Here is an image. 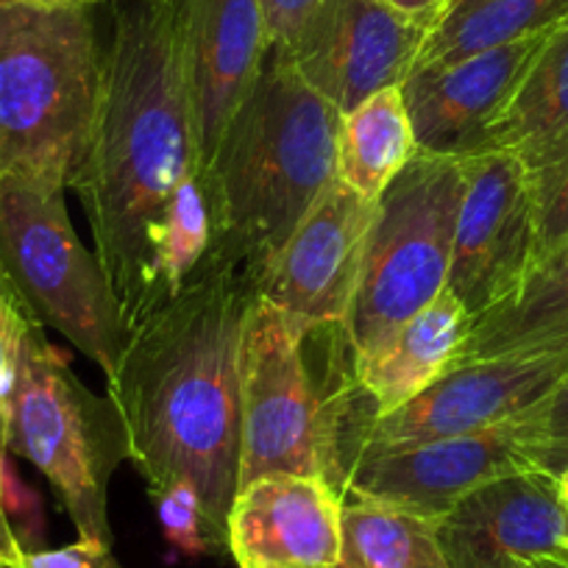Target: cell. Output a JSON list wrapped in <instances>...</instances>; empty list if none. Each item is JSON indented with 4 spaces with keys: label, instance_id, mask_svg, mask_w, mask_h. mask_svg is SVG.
<instances>
[{
    "label": "cell",
    "instance_id": "1",
    "mask_svg": "<svg viewBox=\"0 0 568 568\" xmlns=\"http://www.w3.org/2000/svg\"><path fill=\"white\" fill-rule=\"evenodd\" d=\"M123 332L210 254V184L184 75L176 0H114L101 92L73 184Z\"/></svg>",
    "mask_w": 568,
    "mask_h": 568
},
{
    "label": "cell",
    "instance_id": "2",
    "mask_svg": "<svg viewBox=\"0 0 568 568\" xmlns=\"http://www.w3.org/2000/svg\"><path fill=\"white\" fill-rule=\"evenodd\" d=\"M260 298L248 271L210 248L176 296L123 332L106 376L149 494L187 483L223 551L240 474V352Z\"/></svg>",
    "mask_w": 568,
    "mask_h": 568
},
{
    "label": "cell",
    "instance_id": "3",
    "mask_svg": "<svg viewBox=\"0 0 568 568\" xmlns=\"http://www.w3.org/2000/svg\"><path fill=\"white\" fill-rule=\"evenodd\" d=\"M371 420L346 324H307L260 298L240 352L237 488L267 474H302L346 496Z\"/></svg>",
    "mask_w": 568,
    "mask_h": 568
},
{
    "label": "cell",
    "instance_id": "4",
    "mask_svg": "<svg viewBox=\"0 0 568 568\" xmlns=\"http://www.w3.org/2000/svg\"><path fill=\"white\" fill-rule=\"evenodd\" d=\"M341 112L287 59L267 51L248 101L223 136L210 168L215 237L260 284L302 217L337 179Z\"/></svg>",
    "mask_w": 568,
    "mask_h": 568
},
{
    "label": "cell",
    "instance_id": "5",
    "mask_svg": "<svg viewBox=\"0 0 568 568\" xmlns=\"http://www.w3.org/2000/svg\"><path fill=\"white\" fill-rule=\"evenodd\" d=\"M101 92L92 7L0 0V179L70 187Z\"/></svg>",
    "mask_w": 568,
    "mask_h": 568
},
{
    "label": "cell",
    "instance_id": "6",
    "mask_svg": "<svg viewBox=\"0 0 568 568\" xmlns=\"http://www.w3.org/2000/svg\"><path fill=\"white\" fill-rule=\"evenodd\" d=\"M7 449L34 463L73 518L79 538L112 546L109 485L129 460L123 420L70 371L37 321L20 348L9 402Z\"/></svg>",
    "mask_w": 568,
    "mask_h": 568
},
{
    "label": "cell",
    "instance_id": "7",
    "mask_svg": "<svg viewBox=\"0 0 568 568\" xmlns=\"http://www.w3.org/2000/svg\"><path fill=\"white\" fill-rule=\"evenodd\" d=\"M463 193L460 160L418 151L379 195L346 315L357 359L390 341L404 321L446 291Z\"/></svg>",
    "mask_w": 568,
    "mask_h": 568
},
{
    "label": "cell",
    "instance_id": "8",
    "mask_svg": "<svg viewBox=\"0 0 568 568\" xmlns=\"http://www.w3.org/2000/svg\"><path fill=\"white\" fill-rule=\"evenodd\" d=\"M62 184L0 179V265L42 326L62 332L106 376L118 363L123 324L95 251L70 223Z\"/></svg>",
    "mask_w": 568,
    "mask_h": 568
},
{
    "label": "cell",
    "instance_id": "9",
    "mask_svg": "<svg viewBox=\"0 0 568 568\" xmlns=\"http://www.w3.org/2000/svg\"><path fill=\"white\" fill-rule=\"evenodd\" d=\"M463 193L446 291L477 324L513 296L535 265L529 173L513 151L463 156Z\"/></svg>",
    "mask_w": 568,
    "mask_h": 568
},
{
    "label": "cell",
    "instance_id": "10",
    "mask_svg": "<svg viewBox=\"0 0 568 568\" xmlns=\"http://www.w3.org/2000/svg\"><path fill=\"white\" fill-rule=\"evenodd\" d=\"M529 468L513 418L457 438L365 444L348 468L346 494L440 521L477 488Z\"/></svg>",
    "mask_w": 568,
    "mask_h": 568
},
{
    "label": "cell",
    "instance_id": "11",
    "mask_svg": "<svg viewBox=\"0 0 568 568\" xmlns=\"http://www.w3.org/2000/svg\"><path fill=\"white\" fill-rule=\"evenodd\" d=\"M429 31L385 0H326L282 57L337 112L348 114L376 92L404 87Z\"/></svg>",
    "mask_w": 568,
    "mask_h": 568
},
{
    "label": "cell",
    "instance_id": "12",
    "mask_svg": "<svg viewBox=\"0 0 568 568\" xmlns=\"http://www.w3.org/2000/svg\"><path fill=\"white\" fill-rule=\"evenodd\" d=\"M566 374L568 348L457 363L413 402L371 420L365 444H415L483 433L544 402Z\"/></svg>",
    "mask_w": 568,
    "mask_h": 568
},
{
    "label": "cell",
    "instance_id": "13",
    "mask_svg": "<svg viewBox=\"0 0 568 568\" xmlns=\"http://www.w3.org/2000/svg\"><path fill=\"white\" fill-rule=\"evenodd\" d=\"M376 201L341 179L302 217L262 282V298L307 324H346Z\"/></svg>",
    "mask_w": 568,
    "mask_h": 568
},
{
    "label": "cell",
    "instance_id": "14",
    "mask_svg": "<svg viewBox=\"0 0 568 568\" xmlns=\"http://www.w3.org/2000/svg\"><path fill=\"white\" fill-rule=\"evenodd\" d=\"M184 75L201 165L210 176L223 136L260 81L267 45L262 0H176ZM210 184V182H206Z\"/></svg>",
    "mask_w": 568,
    "mask_h": 568
},
{
    "label": "cell",
    "instance_id": "15",
    "mask_svg": "<svg viewBox=\"0 0 568 568\" xmlns=\"http://www.w3.org/2000/svg\"><path fill=\"white\" fill-rule=\"evenodd\" d=\"M449 568H510L551 557L568 562V501L540 468L474 490L438 521Z\"/></svg>",
    "mask_w": 568,
    "mask_h": 568
},
{
    "label": "cell",
    "instance_id": "16",
    "mask_svg": "<svg viewBox=\"0 0 568 568\" xmlns=\"http://www.w3.org/2000/svg\"><path fill=\"white\" fill-rule=\"evenodd\" d=\"M549 34L490 48L440 68L413 70L402 95L418 151L455 160L483 154L490 129Z\"/></svg>",
    "mask_w": 568,
    "mask_h": 568
},
{
    "label": "cell",
    "instance_id": "17",
    "mask_svg": "<svg viewBox=\"0 0 568 568\" xmlns=\"http://www.w3.org/2000/svg\"><path fill=\"white\" fill-rule=\"evenodd\" d=\"M343 494L321 477L267 474L240 485L229 551L240 568H337Z\"/></svg>",
    "mask_w": 568,
    "mask_h": 568
},
{
    "label": "cell",
    "instance_id": "18",
    "mask_svg": "<svg viewBox=\"0 0 568 568\" xmlns=\"http://www.w3.org/2000/svg\"><path fill=\"white\" fill-rule=\"evenodd\" d=\"M471 315L449 291L404 321L396 335L376 352L354 357L359 387L374 407V418L413 402L460 359L471 335Z\"/></svg>",
    "mask_w": 568,
    "mask_h": 568
},
{
    "label": "cell",
    "instance_id": "19",
    "mask_svg": "<svg viewBox=\"0 0 568 568\" xmlns=\"http://www.w3.org/2000/svg\"><path fill=\"white\" fill-rule=\"evenodd\" d=\"M568 348V240L532 265L516 293L471 326L457 363Z\"/></svg>",
    "mask_w": 568,
    "mask_h": 568
},
{
    "label": "cell",
    "instance_id": "20",
    "mask_svg": "<svg viewBox=\"0 0 568 568\" xmlns=\"http://www.w3.org/2000/svg\"><path fill=\"white\" fill-rule=\"evenodd\" d=\"M418 154L402 87H390L348 114L337 129V179L371 201L390 187L393 179Z\"/></svg>",
    "mask_w": 568,
    "mask_h": 568
},
{
    "label": "cell",
    "instance_id": "21",
    "mask_svg": "<svg viewBox=\"0 0 568 568\" xmlns=\"http://www.w3.org/2000/svg\"><path fill=\"white\" fill-rule=\"evenodd\" d=\"M568 20V0H452L426 37L418 68H440L490 48L549 34Z\"/></svg>",
    "mask_w": 568,
    "mask_h": 568
},
{
    "label": "cell",
    "instance_id": "22",
    "mask_svg": "<svg viewBox=\"0 0 568 568\" xmlns=\"http://www.w3.org/2000/svg\"><path fill=\"white\" fill-rule=\"evenodd\" d=\"M337 568H449L438 521L346 494Z\"/></svg>",
    "mask_w": 568,
    "mask_h": 568
},
{
    "label": "cell",
    "instance_id": "23",
    "mask_svg": "<svg viewBox=\"0 0 568 568\" xmlns=\"http://www.w3.org/2000/svg\"><path fill=\"white\" fill-rule=\"evenodd\" d=\"M568 131V20L546 37L521 87L496 120L485 151H513L518 160Z\"/></svg>",
    "mask_w": 568,
    "mask_h": 568
},
{
    "label": "cell",
    "instance_id": "24",
    "mask_svg": "<svg viewBox=\"0 0 568 568\" xmlns=\"http://www.w3.org/2000/svg\"><path fill=\"white\" fill-rule=\"evenodd\" d=\"M535 212V265L568 240V131L524 156Z\"/></svg>",
    "mask_w": 568,
    "mask_h": 568
},
{
    "label": "cell",
    "instance_id": "25",
    "mask_svg": "<svg viewBox=\"0 0 568 568\" xmlns=\"http://www.w3.org/2000/svg\"><path fill=\"white\" fill-rule=\"evenodd\" d=\"M518 433L535 468L557 474L568 466V374L544 402L518 415Z\"/></svg>",
    "mask_w": 568,
    "mask_h": 568
},
{
    "label": "cell",
    "instance_id": "26",
    "mask_svg": "<svg viewBox=\"0 0 568 568\" xmlns=\"http://www.w3.org/2000/svg\"><path fill=\"white\" fill-rule=\"evenodd\" d=\"M34 310L18 291V284L0 265V468L7 466V426H9V402H12L14 379H18L20 348H23L26 332L37 324Z\"/></svg>",
    "mask_w": 568,
    "mask_h": 568
},
{
    "label": "cell",
    "instance_id": "27",
    "mask_svg": "<svg viewBox=\"0 0 568 568\" xmlns=\"http://www.w3.org/2000/svg\"><path fill=\"white\" fill-rule=\"evenodd\" d=\"M151 499L156 501V510H160V521L168 540H171L179 551L193 557L217 555V551H223L221 544L215 540V535H212L199 494H195L187 483L171 485V488L151 496Z\"/></svg>",
    "mask_w": 568,
    "mask_h": 568
},
{
    "label": "cell",
    "instance_id": "28",
    "mask_svg": "<svg viewBox=\"0 0 568 568\" xmlns=\"http://www.w3.org/2000/svg\"><path fill=\"white\" fill-rule=\"evenodd\" d=\"M324 3L326 0H262V14H265V31L271 51H291Z\"/></svg>",
    "mask_w": 568,
    "mask_h": 568
},
{
    "label": "cell",
    "instance_id": "29",
    "mask_svg": "<svg viewBox=\"0 0 568 568\" xmlns=\"http://www.w3.org/2000/svg\"><path fill=\"white\" fill-rule=\"evenodd\" d=\"M18 568H120V562L112 546L79 538L62 549L26 551Z\"/></svg>",
    "mask_w": 568,
    "mask_h": 568
},
{
    "label": "cell",
    "instance_id": "30",
    "mask_svg": "<svg viewBox=\"0 0 568 568\" xmlns=\"http://www.w3.org/2000/svg\"><path fill=\"white\" fill-rule=\"evenodd\" d=\"M385 3L396 9V12L407 14V18L435 29V23L444 18V12L449 9L452 0H385Z\"/></svg>",
    "mask_w": 568,
    "mask_h": 568
},
{
    "label": "cell",
    "instance_id": "31",
    "mask_svg": "<svg viewBox=\"0 0 568 568\" xmlns=\"http://www.w3.org/2000/svg\"><path fill=\"white\" fill-rule=\"evenodd\" d=\"M23 544H20L18 532H14L9 513L3 507V496H0V566L3 568H18L23 562Z\"/></svg>",
    "mask_w": 568,
    "mask_h": 568
},
{
    "label": "cell",
    "instance_id": "32",
    "mask_svg": "<svg viewBox=\"0 0 568 568\" xmlns=\"http://www.w3.org/2000/svg\"><path fill=\"white\" fill-rule=\"evenodd\" d=\"M23 3H42V7H64V3H84V7H98V3H114V0H23Z\"/></svg>",
    "mask_w": 568,
    "mask_h": 568
},
{
    "label": "cell",
    "instance_id": "33",
    "mask_svg": "<svg viewBox=\"0 0 568 568\" xmlns=\"http://www.w3.org/2000/svg\"><path fill=\"white\" fill-rule=\"evenodd\" d=\"M532 568H568V562L562 560H551V557H544V560H532L529 562Z\"/></svg>",
    "mask_w": 568,
    "mask_h": 568
},
{
    "label": "cell",
    "instance_id": "34",
    "mask_svg": "<svg viewBox=\"0 0 568 568\" xmlns=\"http://www.w3.org/2000/svg\"><path fill=\"white\" fill-rule=\"evenodd\" d=\"M555 477H557V485H560V494L566 496V501H568V466L562 468V471H557Z\"/></svg>",
    "mask_w": 568,
    "mask_h": 568
},
{
    "label": "cell",
    "instance_id": "35",
    "mask_svg": "<svg viewBox=\"0 0 568 568\" xmlns=\"http://www.w3.org/2000/svg\"><path fill=\"white\" fill-rule=\"evenodd\" d=\"M510 568H532V566H529V562H513Z\"/></svg>",
    "mask_w": 568,
    "mask_h": 568
},
{
    "label": "cell",
    "instance_id": "36",
    "mask_svg": "<svg viewBox=\"0 0 568 568\" xmlns=\"http://www.w3.org/2000/svg\"><path fill=\"white\" fill-rule=\"evenodd\" d=\"M0 568H3V566H0Z\"/></svg>",
    "mask_w": 568,
    "mask_h": 568
}]
</instances>
